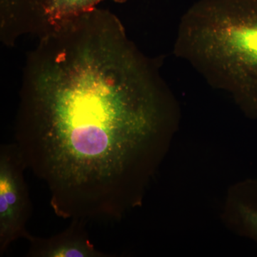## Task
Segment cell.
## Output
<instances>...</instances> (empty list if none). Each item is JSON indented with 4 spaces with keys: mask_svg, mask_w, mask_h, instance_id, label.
Here are the masks:
<instances>
[{
    "mask_svg": "<svg viewBox=\"0 0 257 257\" xmlns=\"http://www.w3.org/2000/svg\"><path fill=\"white\" fill-rule=\"evenodd\" d=\"M158 64L97 8L37 39L15 143L59 217L120 220L141 203L175 121Z\"/></svg>",
    "mask_w": 257,
    "mask_h": 257,
    "instance_id": "obj_1",
    "label": "cell"
},
{
    "mask_svg": "<svg viewBox=\"0 0 257 257\" xmlns=\"http://www.w3.org/2000/svg\"><path fill=\"white\" fill-rule=\"evenodd\" d=\"M175 54L257 118V0H199L181 19Z\"/></svg>",
    "mask_w": 257,
    "mask_h": 257,
    "instance_id": "obj_2",
    "label": "cell"
},
{
    "mask_svg": "<svg viewBox=\"0 0 257 257\" xmlns=\"http://www.w3.org/2000/svg\"><path fill=\"white\" fill-rule=\"evenodd\" d=\"M103 1L106 0H0L1 41L12 47L24 36L40 38Z\"/></svg>",
    "mask_w": 257,
    "mask_h": 257,
    "instance_id": "obj_3",
    "label": "cell"
},
{
    "mask_svg": "<svg viewBox=\"0 0 257 257\" xmlns=\"http://www.w3.org/2000/svg\"><path fill=\"white\" fill-rule=\"evenodd\" d=\"M28 169L16 143L0 147V255L19 239H27L32 203L24 172Z\"/></svg>",
    "mask_w": 257,
    "mask_h": 257,
    "instance_id": "obj_4",
    "label": "cell"
},
{
    "mask_svg": "<svg viewBox=\"0 0 257 257\" xmlns=\"http://www.w3.org/2000/svg\"><path fill=\"white\" fill-rule=\"evenodd\" d=\"M64 231L49 238L30 234L27 239L30 247L28 257H113L112 253L95 248L86 230L87 221L73 219Z\"/></svg>",
    "mask_w": 257,
    "mask_h": 257,
    "instance_id": "obj_5",
    "label": "cell"
},
{
    "mask_svg": "<svg viewBox=\"0 0 257 257\" xmlns=\"http://www.w3.org/2000/svg\"><path fill=\"white\" fill-rule=\"evenodd\" d=\"M251 197L238 203L236 211L243 231L257 241V184L251 186Z\"/></svg>",
    "mask_w": 257,
    "mask_h": 257,
    "instance_id": "obj_6",
    "label": "cell"
}]
</instances>
